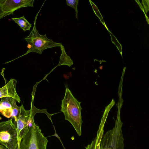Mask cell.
<instances>
[{"mask_svg": "<svg viewBox=\"0 0 149 149\" xmlns=\"http://www.w3.org/2000/svg\"><path fill=\"white\" fill-rule=\"evenodd\" d=\"M61 48L62 54L60 58L59 63L57 66L61 65H67L70 67L73 64L72 60L66 54L64 47L63 45L61 47Z\"/></svg>", "mask_w": 149, "mask_h": 149, "instance_id": "7c38bea8", "label": "cell"}, {"mask_svg": "<svg viewBox=\"0 0 149 149\" xmlns=\"http://www.w3.org/2000/svg\"><path fill=\"white\" fill-rule=\"evenodd\" d=\"M17 80L11 79L3 87L0 88V98L5 97H10L15 99L19 103L20 99L16 90Z\"/></svg>", "mask_w": 149, "mask_h": 149, "instance_id": "30bf717a", "label": "cell"}, {"mask_svg": "<svg viewBox=\"0 0 149 149\" xmlns=\"http://www.w3.org/2000/svg\"><path fill=\"white\" fill-rule=\"evenodd\" d=\"M142 1L146 13L149 10V0H142Z\"/></svg>", "mask_w": 149, "mask_h": 149, "instance_id": "2e32d148", "label": "cell"}, {"mask_svg": "<svg viewBox=\"0 0 149 149\" xmlns=\"http://www.w3.org/2000/svg\"><path fill=\"white\" fill-rule=\"evenodd\" d=\"M66 3L67 5L71 6L74 10L76 13V17L77 19L78 10L77 5L79 2L78 0H67Z\"/></svg>", "mask_w": 149, "mask_h": 149, "instance_id": "5bb4252c", "label": "cell"}, {"mask_svg": "<svg viewBox=\"0 0 149 149\" xmlns=\"http://www.w3.org/2000/svg\"><path fill=\"white\" fill-rule=\"evenodd\" d=\"M48 140L42 133L34 119L29 125L28 131L22 139L20 149H47Z\"/></svg>", "mask_w": 149, "mask_h": 149, "instance_id": "5b68a950", "label": "cell"}, {"mask_svg": "<svg viewBox=\"0 0 149 149\" xmlns=\"http://www.w3.org/2000/svg\"><path fill=\"white\" fill-rule=\"evenodd\" d=\"M34 0H0V20L20 8L33 7Z\"/></svg>", "mask_w": 149, "mask_h": 149, "instance_id": "52a82bcc", "label": "cell"}, {"mask_svg": "<svg viewBox=\"0 0 149 149\" xmlns=\"http://www.w3.org/2000/svg\"><path fill=\"white\" fill-rule=\"evenodd\" d=\"M12 19L24 31L30 30L32 24L28 22L24 16L20 17L13 18Z\"/></svg>", "mask_w": 149, "mask_h": 149, "instance_id": "8fae6325", "label": "cell"}, {"mask_svg": "<svg viewBox=\"0 0 149 149\" xmlns=\"http://www.w3.org/2000/svg\"><path fill=\"white\" fill-rule=\"evenodd\" d=\"M118 107L117 115L114 126L103 135L100 142V149H124L122 131L123 123L120 116L121 107L120 106Z\"/></svg>", "mask_w": 149, "mask_h": 149, "instance_id": "3957f363", "label": "cell"}, {"mask_svg": "<svg viewBox=\"0 0 149 149\" xmlns=\"http://www.w3.org/2000/svg\"><path fill=\"white\" fill-rule=\"evenodd\" d=\"M81 102L74 97L68 88H66L65 95L62 100L61 111L63 113L65 120L71 123L79 136L81 134L83 123Z\"/></svg>", "mask_w": 149, "mask_h": 149, "instance_id": "6da1fadb", "label": "cell"}, {"mask_svg": "<svg viewBox=\"0 0 149 149\" xmlns=\"http://www.w3.org/2000/svg\"><path fill=\"white\" fill-rule=\"evenodd\" d=\"M38 14L35 17L34 24L32 31L28 36L23 39L26 41L28 44L27 47L28 50L26 52L17 58L6 63H8L24 56L31 52H36L41 54L45 49L56 47H61V43L56 42L52 39L48 38L46 34L42 35L39 34L36 27V20Z\"/></svg>", "mask_w": 149, "mask_h": 149, "instance_id": "7a4b0ae2", "label": "cell"}, {"mask_svg": "<svg viewBox=\"0 0 149 149\" xmlns=\"http://www.w3.org/2000/svg\"><path fill=\"white\" fill-rule=\"evenodd\" d=\"M138 1L139 2H137V3L139 5V6L141 7V10H142L144 12V10L142 6H141V4L139 2V1L138 0Z\"/></svg>", "mask_w": 149, "mask_h": 149, "instance_id": "e0dca14e", "label": "cell"}, {"mask_svg": "<svg viewBox=\"0 0 149 149\" xmlns=\"http://www.w3.org/2000/svg\"><path fill=\"white\" fill-rule=\"evenodd\" d=\"M0 144L8 149H20L16 127L12 119L0 122Z\"/></svg>", "mask_w": 149, "mask_h": 149, "instance_id": "8992f818", "label": "cell"}, {"mask_svg": "<svg viewBox=\"0 0 149 149\" xmlns=\"http://www.w3.org/2000/svg\"><path fill=\"white\" fill-rule=\"evenodd\" d=\"M110 110L109 108L106 107L101 119L97 135L91 143L85 147L86 149H100V142L104 134V125Z\"/></svg>", "mask_w": 149, "mask_h": 149, "instance_id": "9c48e42d", "label": "cell"}, {"mask_svg": "<svg viewBox=\"0 0 149 149\" xmlns=\"http://www.w3.org/2000/svg\"><path fill=\"white\" fill-rule=\"evenodd\" d=\"M34 97V95H32L31 108L29 110H25L23 104H22L20 106V112L19 116L17 120L14 122L17 129L18 143L20 148L22 139L27 132L29 125L32 120L34 119V116L37 113L41 112L45 113L52 122L51 117L54 114H49L47 112L46 109L40 110L36 108L33 103Z\"/></svg>", "mask_w": 149, "mask_h": 149, "instance_id": "277c9868", "label": "cell"}, {"mask_svg": "<svg viewBox=\"0 0 149 149\" xmlns=\"http://www.w3.org/2000/svg\"><path fill=\"white\" fill-rule=\"evenodd\" d=\"M111 37V41L116 46L120 54L122 55V46L119 42H118L116 37L109 30H108Z\"/></svg>", "mask_w": 149, "mask_h": 149, "instance_id": "9a60e30c", "label": "cell"}, {"mask_svg": "<svg viewBox=\"0 0 149 149\" xmlns=\"http://www.w3.org/2000/svg\"><path fill=\"white\" fill-rule=\"evenodd\" d=\"M16 100L10 97L1 98L0 101V112L5 117H12L14 121L17 120L20 115L21 107L17 106Z\"/></svg>", "mask_w": 149, "mask_h": 149, "instance_id": "ba28073f", "label": "cell"}, {"mask_svg": "<svg viewBox=\"0 0 149 149\" xmlns=\"http://www.w3.org/2000/svg\"><path fill=\"white\" fill-rule=\"evenodd\" d=\"M0 149H8L3 146L0 144Z\"/></svg>", "mask_w": 149, "mask_h": 149, "instance_id": "ac0fdd59", "label": "cell"}, {"mask_svg": "<svg viewBox=\"0 0 149 149\" xmlns=\"http://www.w3.org/2000/svg\"><path fill=\"white\" fill-rule=\"evenodd\" d=\"M89 1L91 4L95 14L97 16V17H98V18H99L100 21L105 26V27L107 29V30H108V29L105 24V22L103 19V18L102 15H101L100 13L99 10H98V8H97V7L95 5V4L91 1L89 0Z\"/></svg>", "mask_w": 149, "mask_h": 149, "instance_id": "4fadbf2b", "label": "cell"}]
</instances>
